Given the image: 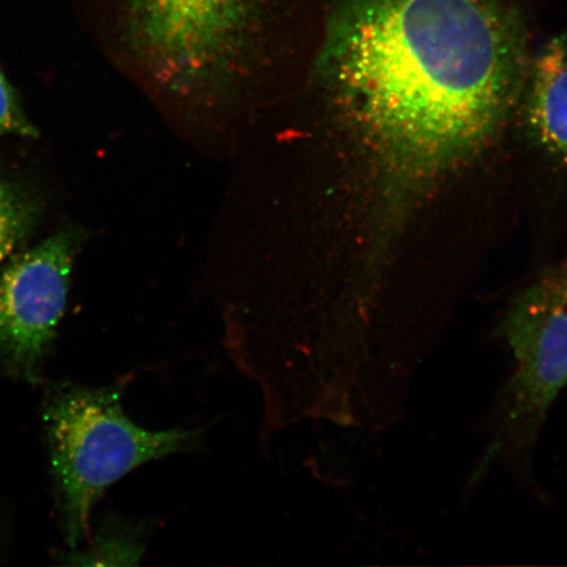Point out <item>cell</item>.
I'll list each match as a JSON object with an SVG mask.
<instances>
[{"label": "cell", "mask_w": 567, "mask_h": 567, "mask_svg": "<svg viewBox=\"0 0 567 567\" xmlns=\"http://www.w3.org/2000/svg\"><path fill=\"white\" fill-rule=\"evenodd\" d=\"M323 74L370 159L384 276L432 190L491 146L519 104L530 53L517 0H337Z\"/></svg>", "instance_id": "1"}, {"label": "cell", "mask_w": 567, "mask_h": 567, "mask_svg": "<svg viewBox=\"0 0 567 567\" xmlns=\"http://www.w3.org/2000/svg\"><path fill=\"white\" fill-rule=\"evenodd\" d=\"M123 388L60 389L45 408L52 472L63 536L78 547L90 536L92 508L106 488L152 461L189 452L198 430H147L122 405Z\"/></svg>", "instance_id": "2"}, {"label": "cell", "mask_w": 567, "mask_h": 567, "mask_svg": "<svg viewBox=\"0 0 567 567\" xmlns=\"http://www.w3.org/2000/svg\"><path fill=\"white\" fill-rule=\"evenodd\" d=\"M502 336L514 368L494 403L487 443L471 487L506 470L535 492V455L553 403L567 386V261L523 289L506 311Z\"/></svg>", "instance_id": "3"}, {"label": "cell", "mask_w": 567, "mask_h": 567, "mask_svg": "<svg viewBox=\"0 0 567 567\" xmlns=\"http://www.w3.org/2000/svg\"><path fill=\"white\" fill-rule=\"evenodd\" d=\"M127 38L176 74H200L238 53L265 21L305 0H117Z\"/></svg>", "instance_id": "4"}, {"label": "cell", "mask_w": 567, "mask_h": 567, "mask_svg": "<svg viewBox=\"0 0 567 567\" xmlns=\"http://www.w3.org/2000/svg\"><path fill=\"white\" fill-rule=\"evenodd\" d=\"M74 240L54 234L19 255L0 276V359L7 371L38 379L66 308Z\"/></svg>", "instance_id": "5"}, {"label": "cell", "mask_w": 567, "mask_h": 567, "mask_svg": "<svg viewBox=\"0 0 567 567\" xmlns=\"http://www.w3.org/2000/svg\"><path fill=\"white\" fill-rule=\"evenodd\" d=\"M517 109L532 144L567 168V30L530 54Z\"/></svg>", "instance_id": "6"}, {"label": "cell", "mask_w": 567, "mask_h": 567, "mask_svg": "<svg viewBox=\"0 0 567 567\" xmlns=\"http://www.w3.org/2000/svg\"><path fill=\"white\" fill-rule=\"evenodd\" d=\"M40 207L28 190L0 176V265L30 237Z\"/></svg>", "instance_id": "7"}, {"label": "cell", "mask_w": 567, "mask_h": 567, "mask_svg": "<svg viewBox=\"0 0 567 567\" xmlns=\"http://www.w3.org/2000/svg\"><path fill=\"white\" fill-rule=\"evenodd\" d=\"M145 526L127 522H115L103 527L94 548L81 558L80 565H136L146 550Z\"/></svg>", "instance_id": "8"}, {"label": "cell", "mask_w": 567, "mask_h": 567, "mask_svg": "<svg viewBox=\"0 0 567 567\" xmlns=\"http://www.w3.org/2000/svg\"><path fill=\"white\" fill-rule=\"evenodd\" d=\"M0 134H13V136L39 137V132L28 120L16 90L7 81L3 71L0 70Z\"/></svg>", "instance_id": "9"}]
</instances>
